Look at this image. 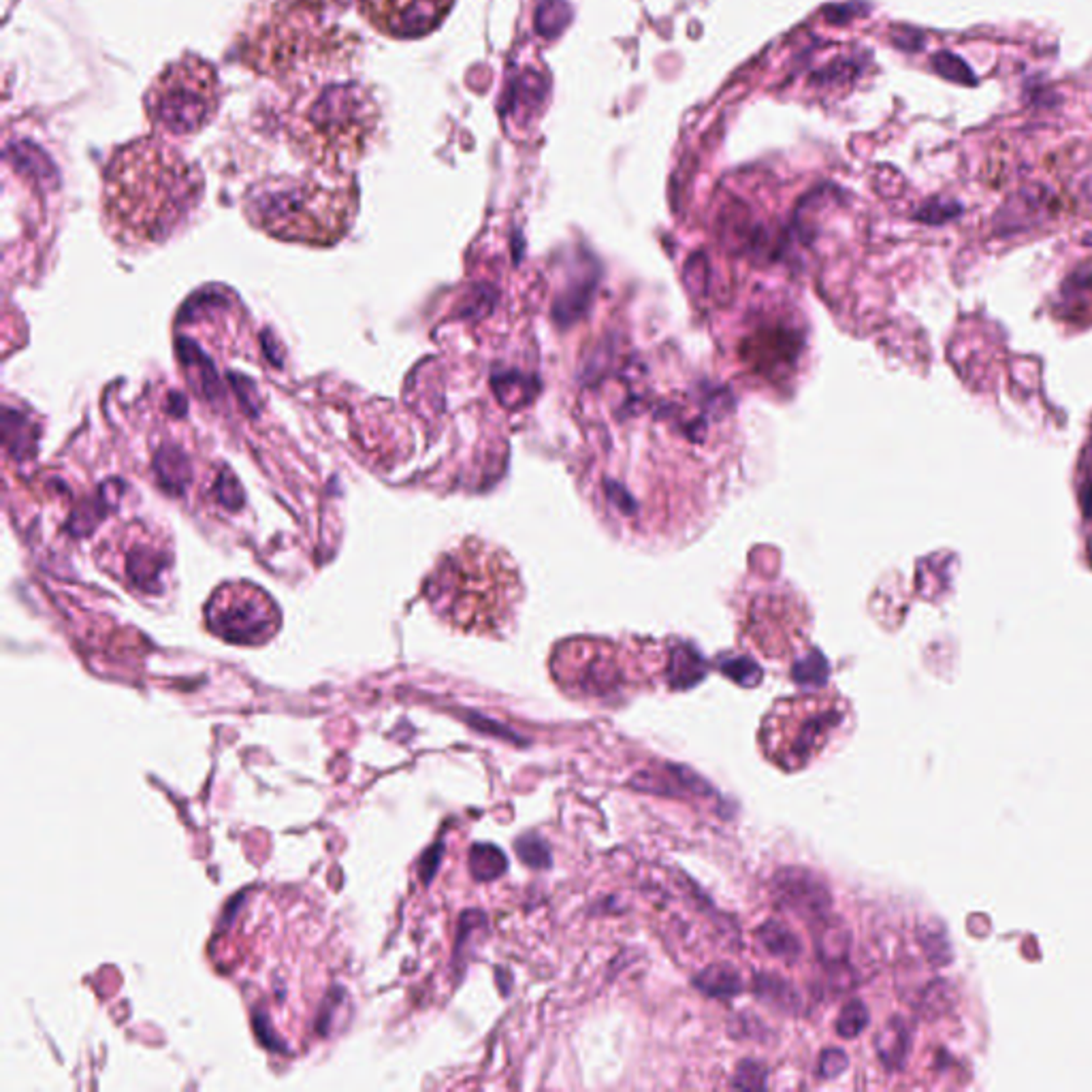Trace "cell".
I'll return each mask as SVG.
<instances>
[{
  "label": "cell",
  "mask_w": 1092,
  "mask_h": 1092,
  "mask_svg": "<svg viewBox=\"0 0 1092 1092\" xmlns=\"http://www.w3.org/2000/svg\"><path fill=\"white\" fill-rule=\"evenodd\" d=\"M454 0H361L370 24L393 39H420L447 20Z\"/></svg>",
  "instance_id": "11"
},
{
  "label": "cell",
  "mask_w": 1092,
  "mask_h": 1092,
  "mask_svg": "<svg viewBox=\"0 0 1092 1092\" xmlns=\"http://www.w3.org/2000/svg\"><path fill=\"white\" fill-rule=\"evenodd\" d=\"M867 1022H869L867 1007H864L860 1000H853V1003H849L838 1018V1033L843 1034V1037H856V1034L867 1027Z\"/></svg>",
  "instance_id": "14"
},
{
  "label": "cell",
  "mask_w": 1092,
  "mask_h": 1092,
  "mask_svg": "<svg viewBox=\"0 0 1092 1092\" xmlns=\"http://www.w3.org/2000/svg\"><path fill=\"white\" fill-rule=\"evenodd\" d=\"M551 670L560 687L578 698L606 700L625 685L619 648L596 639H576L557 646Z\"/></svg>",
  "instance_id": "8"
},
{
  "label": "cell",
  "mask_w": 1092,
  "mask_h": 1092,
  "mask_svg": "<svg viewBox=\"0 0 1092 1092\" xmlns=\"http://www.w3.org/2000/svg\"><path fill=\"white\" fill-rule=\"evenodd\" d=\"M806 612L794 594H761L749 604L745 636L766 657L796 653L804 643Z\"/></svg>",
  "instance_id": "10"
},
{
  "label": "cell",
  "mask_w": 1092,
  "mask_h": 1092,
  "mask_svg": "<svg viewBox=\"0 0 1092 1092\" xmlns=\"http://www.w3.org/2000/svg\"><path fill=\"white\" fill-rule=\"evenodd\" d=\"M332 34L318 30L307 14H276L260 26L253 43V56L258 71L280 73L297 66L307 54H321L329 48Z\"/></svg>",
  "instance_id": "9"
},
{
  "label": "cell",
  "mask_w": 1092,
  "mask_h": 1092,
  "mask_svg": "<svg viewBox=\"0 0 1092 1092\" xmlns=\"http://www.w3.org/2000/svg\"><path fill=\"white\" fill-rule=\"evenodd\" d=\"M878 1048L887 1065L901 1067L909 1052V1033L905 1029V1024L894 1022L890 1027H885V1031L878 1039Z\"/></svg>",
  "instance_id": "12"
},
{
  "label": "cell",
  "mask_w": 1092,
  "mask_h": 1092,
  "mask_svg": "<svg viewBox=\"0 0 1092 1092\" xmlns=\"http://www.w3.org/2000/svg\"><path fill=\"white\" fill-rule=\"evenodd\" d=\"M847 720V704L817 691L772 704L760 725L761 754L785 772L804 770L819 758Z\"/></svg>",
  "instance_id": "5"
},
{
  "label": "cell",
  "mask_w": 1092,
  "mask_h": 1092,
  "mask_svg": "<svg viewBox=\"0 0 1092 1092\" xmlns=\"http://www.w3.org/2000/svg\"><path fill=\"white\" fill-rule=\"evenodd\" d=\"M378 127V107L357 84H335L321 90L294 113L291 139L307 161L339 171L359 161Z\"/></svg>",
  "instance_id": "4"
},
{
  "label": "cell",
  "mask_w": 1092,
  "mask_h": 1092,
  "mask_svg": "<svg viewBox=\"0 0 1092 1092\" xmlns=\"http://www.w3.org/2000/svg\"><path fill=\"white\" fill-rule=\"evenodd\" d=\"M203 195V176L158 136L122 145L102 171V218L107 233L124 246L163 244Z\"/></svg>",
  "instance_id": "1"
},
{
  "label": "cell",
  "mask_w": 1092,
  "mask_h": 1092,
  "mask_svg": "<svg viewBox=\"0 0 1092 1092\" xmlns=\"http://www.w3.org/2000/svg\"><path fill=\"white\" fill-rule=\"evenodd\" d=\"M954 988L948 982H932L926 993H924V1000H921V1007L928 1016H943L946 1011L952 1009L954 1005Z\"/></svg>",
  "instance_id": "13"
},
{
  "label": "cell",
  "mask_w": 1092,
  "mask_h": 1092,
  "mask_svg": "<svg viewBox=\"0 0 1092 1092\" xmlns=\"http://www.w3.org/2000/svg\"><path fill=\"white\" fill-rule=\"evenodd\" d=\"M205 621L212 634L233 644H265L280 630V608L263 589L233 580L214 591L205 604Z\"/></svg>",
  "instance_id": "7"
},
{
  "label": "cell",
  "mask_w": 1092,
  "mask_h": 1092,
  "mask_svg": "<svg viewBox=\"0 0 1092 1092\" xmlns=\"http://www.w3.org/2000/svg\"><path fill=\"white\" fill-rule=\"evenodd\" d=\"M220 107V79L199 56H184L158 75L145 95L152 124L171 135H195Z\"/></svg>",
  "instance_id": "6"
},
{
  "label": "cell",
  "mask_w": 1092,
  "mask_h": 1092,
  "mask_svg": "<svg viewBox=\"0 0 1092 1092\" xmlns=\"http://www.w3.org/2000/svg\"><path fill=\"white\" fill-rule=\"evenodd\" d=\"M244 210L258 231L280 242L333 246L344 237L359 210V190L348 179L269 177L246 195Z\"/></svg>",
  "instance_id": "3"
},
{
  "label": "cell",
  "mask_w": 1092,
  "mask_h": 1092,
  "mask_svg": "<svg viewBox=\"0 0 1092 1092\" xmlns=\"http://www.w3.org/2000/svg\"><path fill=\"white\" fill-rule=\"evenodd\" d=\"M429 608L465 634L499 636L517 617L523 583L517 564L499 546L465 538L440 555L425 580Z\"/></svg>",
  "instance_id": "2"
}]
</instances>
